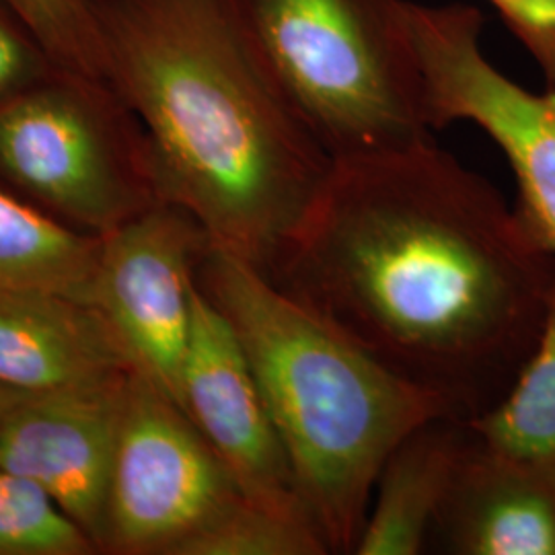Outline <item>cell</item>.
Returning a JSON list of instances; mask_svg holds the SVG:
<instances>
[{
  "label": "cell",
  "instance_id": "cell-10",
  "mask_svg": "<svg viewBox=\"0 0 555 555\" xmlns=\"http://www.w3.org/2000/svg\"><path fill=\"white\" fill-rule=\"evenodd\" d=\"M130 371L91 385L25 393L0 424V467L40 483L100 552Z\"/></svg>",
  "mask_w": 555,
  "mask_h": 555
},
{
  "label": "cell",
  "instance_id": "cell-3",
  "mask_svg": "<svg viewBox=\"0 0 555 555\" xmlns=\"http://www.w3.org/2000/svg\"><path fill=\"white\" fill-rule=\"evenodd\" d=\"M196 282L241 341L330 552L354 554L387 456L449 412L231 251L210 245Z\"/></svg>",
  "mask_w": 555,
  "mask_h": 555
},
{
  "label": "cell",
  "instance_id": "cell-15",
  "mask_svg": "<svg viewBox=\"0 0 555 555\" xmlns=\"http://www.w3.org/2000/svg\"><path fill=\"white\" fill-rule=\"evenodd\" d=\"M467 426L500 453L555 463V276L535 346L515 383Z\"/></svg>",
  "mask_w": 555,
  "mask_h": 555
},
{
  "label": "cell",
  "instance_id": "cell-13",
  "mask_svg": "<svg viewBox=\"0 0 555 555\" xmlns=\"http://www.w3.org/2000/svg\"><path fill=\"white\" fill-rule=\"evenodd\" d=\"M467 422L435 417L417 426L387 456L375 483L358 555H417L469 442Z\"/></svg>",
  "mask_w": 555,
  "mask_h": 555
},
{
  "label": "cell",
  "instance_id": "cell-6",
  "mask_svg": "<svg viewBox=\"0 0 555 555\" xmlns=\"http://www.w3.org/2000/svg\"><path fill=\"white\" fill-rule=\"evenodd\" d=\"M405 17L435 130L472 121L496 142L515 173L516 212L555 256V87L529 91L486 56L476 7L408 0Z\"/></svg>",
  "mask_w": 555,
  "mask_h": 555
},
{
  "label": "cell",
  "instance_id": "cell-21",
  "mask_svg": "<svg viewBox=\"0 0 555 555\" xmlns=\"http://www.w3.org/2000/svg\"><path fill=\"white\" fill-rule=\"evenodd\" d=\"M23 396H25L23 391L0 385V424H2V420L7 417V414L11 412V408H13Z\"/></svg>",
  "mask_w": 555,
  "mask_h": 555
},
{
  "label": "cell",
  "instance_id": "cell-1",
  "mask_svg": "<svg viewBox=\"0 0 555 555\" xmlns=\"http://www.w3.org/2000/svg\"><path fill=\"white\" fill-rule=\"evenodd\" d=\"M263 276L472 422L508 393L531 354L555 256L488 179L430 137L334 159Z\"/></svg>",
  "mask_w": 555,
  "mask_h": 555
},
{
  "label": "cell",
  "instance_id": "cell-18",
  "mask_svg": "<svg viewBox=\"0 0 555 555\" xmlns=\"http://www.w3.org/2000/svg\"><path fill=\"white\" fill-rule=\"evenodd\" d=\"M62 68L105 80V60L89 0H4Z\"/></svg>",
  "mask_w": 555,
  "mask_h": 555
},
{
  "label": "cell",
  "instance_id": "cell-12",
  "mask_svg": "<svg viewBox=\"0 0 555 555\" xmlns=\"http://www.w3.org/2000/svg\"><path fill=\"white\" fill-rule=\"evenodd\" d=\"M130 369L98 307L54 291H0V385L43 393Z\"/></svg>",
  "mask_w": 555,
  "mask_h": 555
},
{
  "label": "cell",
  "instance_id": "cell-7",
  "mask_svg": "<svg viewBox=\"0 0 555 555\" xmlns=\"http://www.w3.org/2000/svg\"><path fill=\"white\" fill-rule=\"evenodd\" d=\"M243 494L183 408L130 371L109 476L103 552L176 555Z\"/></svg>",
  "mask_w": 555,
  "mask_h": 555
},
{
  "label": "cell",
  "instance_id": "cell-14",
  "mask_svg": "<svg viewBox=\"0 0 555 555\" xmlns=\"http://www.w3.org/2000/svg\"><path fill=\"white\" fill-rule=\"evenodd\" d=\"M100 247L98 235L0 185V291L41 288L93 305Z\"/></svg>",
  "mask_w": 555,
  "mask_h": 555
},
{
  "label": "cell",
  "instance_id": "cell-16",
  "mask_svg": "<svg viewBox=\"0 0 555 555\" xmlns=\"http://www.w3.org/2000/svg\"><path fill=\"white\" fill-rule=\"evenodd\" d=\"M332 554L318 527L238 498L194 535L176 555H325Z\"/></svg>",
  "mask_w": 555,
  "mask_h": 555
},
{
  "label": "cell",
  "instance_id": "cell-4",
  "mask_svg": "<svg viewBox=\"0 0 555 555\" xmlns=\"http://www.w3.org/2000/svg\"><path fill=\"white\" fill-rule=\"evenodd\" d=\"M284 95L332 159L430 139L408 0H231Z\"/></svg>",
  "mask_w": 555,
  "mask_h": 555
},
{
  "label": "cell",
  "instance_id": "cell-2",
  "mask_svg": "<svg viewBox=\"0 0 555 555\" xmlns=\"http://www.w3.org/2000/svg\"><path fill=\"white\" fill-rule=\"evenodd\" d=\"M105 80L139 119L160 196L266 272L334 167L231 0H89Z\"/></svg>",
  "mask_w": 555,
  "mask_h": 555
},
{
  "label": "cell",
  "instance_id": "cell-9",
  "mask_svg": "<svg viewBox=\"0 0 555 555\" xmlns=\"http://www.w3.org/2000/svg\"><path fill=\"white\" fill-rule=\"evenodd\" d=\"M179 405L229 469L243 498L318 527L241 341L198 282Z\"/></svg>",
  "mask_w": 555,
  "mask_h": 555
},
{
  "label": "cell",
  "instance_id": "cell-20",
  "mask_svg": "<svg viewBox=\"0 0 555 555\" xmlns=\"http://www.w3.org/2000/svg\"><path fill=\"white\" fill-rule=\"evenodd\" d=\"M555 87V0H488Z\"/></svg>",
  "mask_w": 555,
  "mask_h": 555
},
{
  "label": "cell",
  "instance_id": "cell-11",
  "mask_svg": "<svg viewBox=\"0 0 555 555\" xmlns=\"http://www.w3.org/2000/svg\"><path fill=\"white\" fill-rule=\"evenodd\" d=\"M428 547L451 555H555L554 461L500 453L472 430Z\"/></svg>",
  "mask_w": 555,
  "mask_h": 555
},
{
  "label": "cell",
  "instance_id": "cell-5",
  "mask_svg": "<svg viewBox=\"0 0 555 555\" xmlns=\"http://www.w3.org/2000/svg\"><path fill=\"white\" fill-rule=\"evenodd\" d=\"M0 185L98 237L165 202L139 119L66 68L0 103Z\"/></svg>",
  "mask_w": 555,
  "mask_h": 555
},
{
  "label": "cell",
  "instance_id": "cell-19",
  "mask_svg": "<svg viewBox=\"0 0 555 555\" xmlns=\"http://www.w3.org/2000/svg\"><path fill=\"white\" fill-rule=\"evenodd\" d=\"M60 66L40 38L0 0V103L56 73Z\"/></svg>",
  "mask_w": 555,
  "mask_h": 555
},
{
  "label": "cell",
  "instance_id": "cell-8",
  "mask_svg": "<svg viewBox=\"0 0 555 555\" xmlns=\"http://www.w3.org/2000/svg\"><path fill=\"white\" fill-rule=\"evenodd\" d=\"M210 238L198 220L159 202L101 237L93 305L140 375L179 403L199 261Z\"/></svg>",
  "mask_w": 555,
  "mask_h": 555
},
{
  "label": "cell",
  "instance_id": "cell-17",
  "mask_svg": "<svg viewBox=\"0 0 555 555\" xmlns=\"http://www.w3.org/2000/svg\"><path fill=\"white\" fill-rule=\"evenodd\" d=\"M100 552L40 483L0 467V555Z\"/></svg>",
  "mask_w": 555,
  "mask_h": 555
}]
</instances>
